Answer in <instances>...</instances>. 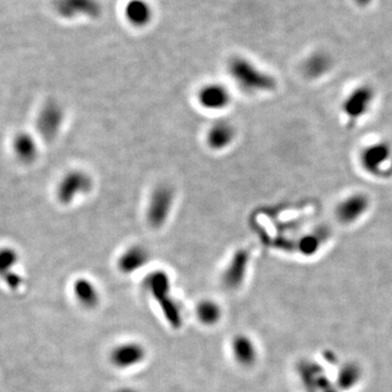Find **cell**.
Wrapping results in <instances>:
<instances>
[{
	"label": "cell",
	"instance_id": "1",
	"mask_svg": "<svg viewBox=\"0 0 392 392\" xmlns=\"http://www.w3.org/2000/svg\"><path fill=\"white\" fill-rule=\"evenodd\" d=\"M228 69H229L230 76H232L234 82L238 83V86L244 92H272L276 88L275 79L246 58H232Z\"/></svg>",
	"mask_w": 392,
	"mask_h": 392
},
{
	"label": "cell",
	"instance_id": "2",
	"mask_svg": "<svg viewBox=\"0 0 392 392\" xmlns=\"http://www.w3.org/2000/svg\"><path fill=\"white\" fill-rule=\"evenodd\" d=\"M175 199V190L171 185L163 183L153 190L145 211L147 224L151 227L158 229L165 225L171 217Z\"/></svg>",
	"mask_w": 392,
	"mask_h": 392
},
{
	"label": "cell",
	"instance_id": "3",
	"mask_svg": "<svg viewBox=\"0 0 392 392\" xmlns=\"http://www.w3.org/2000/svg\"><path fill=\"white\" fill-rule=\"evenodd\" d=\"M196 100L207 110L218 111L227 108L231 103V93L221 83H207L199 88Z\"/></svg>",
	"mask_w": 392,
	"mask_h": 392
},
{
	"label": "cell",
	"instance_id": "4",
	"mask_svg": "<svg viewBox=\"0 0 392 392\" xmlns=\"http://www.w3.org/2000/svg\"><path fill=\"white\" fill-rule=\"evenodd\" d=\"M236 137V129L234 123L225 119H219L206 131L205 142L213 151H222L234 142Z\"/></svg>",
	"mask_w": 392,
	"mask_h": 392
},
{
	"label": "cell",
	"instance_id": "5",
	"mask_svg": "<svg viewBox=\"0 0 392 392\" xmlns=\"http://www.w3.org/2000/svg\"><path fill=\"white\" fill-rule=\"evenodd\" d=\"M93 188V180L83 171H72L62 180L59 188L60 200L70 203L76 196L88 193Z\"/></svg>",
	"mask_w": 392,
	"mask_h": 392
},
{
	"label": "cell",
	"instance_id": "6",
	"mask_svg": "<svg viewBox=\"0 0 392 392\" xmlns=\"http://www.w3.org/2000/svg\"><path fill=\"white\" fill-rule=\"evenodd\" d=\"M149 252L142 246H132L123 250L118 260L119 270L122 272H134L149 262Z\"/></svg>",
	"mask_w": 392,
	"mask_h": 392
},
{
	"label": "cell",
	"instance_id": "7",
	"mask_svg": "<svg viewBox=\"0 0 392 392\" xmlns=\"http://www.w3.org/2000/svg\"><path fill=\"white\" fill-rule=\"evenodd\" d=\"M144 357V351L139 345L135 343H125L120 345L111 353L113 363L117 367H132L142 361Z\"/></svg>",
	"mask_w": 392,
	"mask_h": 392
},
{
	"label": "cell",
	"instance_id": "8",
	"mask_svg": "<svg viewBox=\"0 0 392 392\" xmlns=\"http://www.w3.org/2000/svg\"><path fill=\"white\" fill-rule=\"evenodd\" d=\"M369 201L363 195L351 196L339 205L337 215L343 222H352L367 211Z\"/></svg>",
	"mask_w": 392,
	"mask_h": 392
},
{
	"label": "cell",
	"instance_id": "9",
	"mask_svg": "<svg viewBox=\"0 0 392 392\" xmlns=\"http://www.w3.org/2000/svg\"><path fill=\"white\" fill-rule=\"evenodd\" d=\"M371 97H373V94L369 88H359L345 103V113L351 117L361 116L369 107Z\"/></svg>",
	"mask_w": 392,
	"mask_h": 392
},
{
	"label": "cell",
	"instance_id": "10",
	"mask_svg": "<svg viewBox=\"0 0 392 392\" xmlns=\"http://www.w3.org/2000/svg\"><path fill=\"white\" fill-rule=\"evenodd\" d=\"M389 156V149L386 145H374L365 149L362 154V163L364 168L371 173H375L379 169L381 163H385Z\"/></svg>",
	"mask_w": 392,
	"mask_h": 392
},
{
	"label": "cell",
	"instance_id": "11",
	"mask_svg": "<svg viewBox=\"0 0 392 392\" xmlns=\"http://www.w3.org/2000/svg\"><path fill=\"white\" fill-rule=\"evenodd\" d=\"M232 351H234V357L240 363L250 364L255 359V347L253 342L246 337L234 339L232 343Z\"/></svg>",
	"mask_w": 392,
	"mask_h": 392
},
{
	"label": "cell",
	"instance_id": "12",
	"mask_svg": "<svg viewBox=\"0 0 392 392\" xmlns=\"http://www.w3.org/2000/svg\"><path fill=\"white\" fill-rule=\"evenodd\" d=\"M57 8L62 16L72 17L76 13H88L95 6L93 0H60Z\"/></svg>",
	"mask_w": 392,
	"mask_h": 392
},
{
	"label": "cell",
	"instance_id": "13",
	"mask_svg": "<svg viewBox=\"0 0 392 392\" xmlns=\"http://www.w3.org/2000/svg\"><path fill=\"white\" fill-rule=\"evenodd\" d=\"M248 262V252L243 250H238V252L234 254V258H232L226 277L231 278L230 280H234V282L240 280V278L243 276L244 272H246Z\"/></svg>",
	"mask_w": 392,
	"mask_h": 392
},
{
	"label": "cell",
	"instance_id": "14",
	"mask_svg": "<svg viewBox=\"0 0 392 392\" xmlns=\"http://www.w3.org/2000/svg\"><path fill=\"white\" fill-rule=\"evenodd\" d=\"M329 58L325 54H315L306 60L305 70L310 76H319L329 67Z\"/></svg>",
	"mask_w": 392,
	"mask_h": 392
},
{
	"label": "cell",
	"instance_id": "15",
	"mask_svg": "<svg viewBox=\"0 0 392 392\" xmlns=\"http://www.w3.org/2000/svg\"><path fill=\"white\" fill-rule=\"evenodd\" d=\"M197 316H199L200 321H203L205 324H213L219 318V307L212 301L200 303L197 306Z\"/></svg>",
	"mask_w": 392,
	"mask_h": 392
},
{
	"label": "cell",
	"instance_id": "16",
	"mask_svg": "<svg viewBox=\"0 0 392 392\" xmlns=\"http://www.w3.org/2000/svg\"><path fill=\"white\" fill-rule=\"evenodd\" d=\"M76 296L80 299L82 302L93 304L96 301L97 292L95 290L94 286L90 282L86 280H79L76 284Z\"/></svg>",
	"mask_w": 392,
	"mask_h": 392
},
{
	"label": "cell",
	"instance_id": "17",
	"mask_svg": "<svg viewBox=\"0 0 392 392\" xmlns=\"http://www.w3.org/2000/svg\"><path fill=\"white\" fill-rule=\"evenodd\" d=\"M128 11L129 17H130L129 19L134 23L143 24L149 19V18H146L149 11H147L146 8L143 7L142 3L139 4V8L137 7L134 4H130Z\"/></svg>",
	"mask_w": 392,
	"mask_h": 392
},
{
	"label": "cell",
	"instance_id": "18",
	"mask_svg": "<svg viewBox=\"0 0 392 392\" xmlns=\"http://www.w3.org/2000/svg\"><path fill=\"white\" fill-rule=\"evenodd\" d=\"M355 3L359 6V7H367L373 0H354Z\"/></svg>",
	"mask_w": 392,
	"mask_h": 392
},
{
	"label": "cell",
	"instance_id": "19",
	"mask_svg": "<svg viewBox=\"0 0 392 392\" xmlns=\"http://www.w3.org/2000/svg\"><path fill=\"white\" fill-rule=\"evenodd\" d=\"M120 392H135V391H132V390H122V391H120Z\"/></svg>",
	"mask_w": 392,
	"mask_h": 392
}]
</instances>
